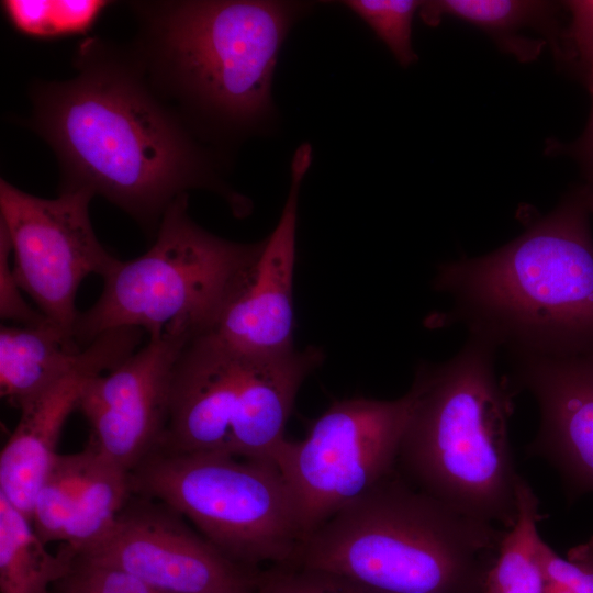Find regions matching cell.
I'll return each instance as SVG.
<instances>
[{
    "label": "cell",
    "instance_id": "7c38bea8",
    "mask_svg": "<svg viewBox=\"0 0 593 593\" xmlns=\"http://www.w3.org/2000/svg\"><path fill=\"white\" fill-rule=\"evenodd\" d=\"M188 342L168 335L149 338L82 389L78 410L90 427L88 443L128 472L160 445L175 363Z\"/></svg>",
    "mask_w": 593,
    "mask_h": 593
},
{
    "label": "cell",
    "instance_id": "1f68e13d",
    "mask_svg": "<svg viewBox=\"0 0 593 593\" xmlns=\"http://www.w3.org/2000/svg\"><path fill=\"white\" fill-rule=\"evenodd\" d=\"M417 593H425V592H417Z\"/></svg>",
    "mask_w": 593,
    "mask_h": 593
},
{
    "label": "cell",
    "instance_id": "52a82bcc",
    "mask_svg": "<svg viewBox=\"0 0 593 593\" xmlns=\"http://www.w3.org/2000/svg\"><path fill=\"white\" fill-rule=\"evenodd\" d=\"M322 360L316 347L257 356L211 333L189 340L175 363L167 426L157 449L273 461L287 439L298 392Z\"/></svg>",
    "mask_w": 593,
    "mask_h": 593
},
{
    "label": "cell",
    "instance_id": "5bb4252c",
    "mask_svg": "<svg viewBox=\"0 0 593 593\" xmlns=\"http://www.w3.org/2000/svg\"><path fill=\"white\" fill-rule=\"evenodd\" d=\"M312 161L302 144L291 163V184L279 221L264 239L244 286L231 300L211 332L228 347L249 355L275 356L295 349L293 342V277L298 200Z\"/></svg>",
    "mask_w": 593,
    "mask_h": 593
},
{
    "label": "cell",
    "instance_id": "603a6c76",
    "mask_svg": "<svg viewBox=\"0 0 593 593\" xmlns=\"http://www.w3.org/2000/svg\"><path fill=\"white\" fill-rule=\"evenodd\" d=\"M53 593H160L114 567L77 555Z\"/></svg>",
    "mask_w": 593,
    "mask_h": 593
},
{
    "label": "cell",
    "instance_id": "4fadbf2b",
    "mask_svg": "<svg viewBox=\"0 0 593 593\" xmlns=\"http://www.w3.org/2000/svg\"><path fill=\"white\" fill-rule=\"evenodd\" d=\"M510 357L512 388L528 392L539 411L528 452L557 469L570 496L593 492V350Z\"/></svg>",
    "mask_w": 593,
    "mask_h": 593
},
{
    "label": "cell",
    "instance_id": "9c48e42d",
    "mask_svg": "<svg viewBox=\"0 0 593 593\" xmlns=\"http://www.w3.org/2000/svg\"><path fill=\"white\" fill-rule=\"evenodd\" d=\"M412 406L411 390L394 400L335 401L304 439L284 440L273 461L294 496L306 537L395 469Z\"/></svg>",
    "mask_w": 593,
    "mask_h": 593
},
{
    "label": "cell",
    "instance_id": "ffe728a7",
    "mask_svg": "<svg viewBox=\"0 0 593 593\" xmlns=\"http://www.w3.org/2000/svg\"><path fill=\"white\" fill-rule=\"evenodd\" d=\"M541 519L539 499L523 479L518 488L517 518L502 538L486 577L485 593H545L538 553L541 539L538 523Z\"/></svg>",
    "mask_w": 593,
    "mask_h": 593
},
{
    "label": "cell",
    "instance_id": "d4e9b609",
    "mask_svg": "<svg viewBox=\"0 0 593 593\" xmlns=\"http://www.w3.org/2000/svg\"><path fill=\"white\" fill-rule=\"evenodd\" d=\"M538 553L546 583L566 588L572 593H593V559H563L542 538Z\"/></svg>",
    "mask_w": 593,
    "mask_h": 593
},
{
    "label": "cell",
    "instance_id": "5b68a950",
    "mask_svg": "<svg viewBox=\"0 0 593 593\" xmlns=\"http://www.w3.org/2000/svg\"><path fill=\"white\" fill-rule=\"evenodd\" d=\"M505 532L417 489L395 467L313 530L292 566L380 593H485Z\"/></svg>",
    "mask_w": 593,
    "mask_h": 593
},
{
    "label": "cell",
    "instance_id": "f546056e",
    "mask_svg": "<svg viewBox=\"0 0 593 593\" xmlns=\"http://www.w3.org/2000/svg\"><path fill=\"white\" fill-rule=\"evenodd\" d=\"M567 557H585L593 559V535L588 539V541L571 548L568 551Z\"/></svg>",
    "mask_w": 593,
    "mask_h": 593
},
{
    "label": "cell",
    "instance_id": "d6986e66",
    "mask_svg": "<svg viewBox=\"0 0 593 593\" xmlns=\"http://www.w3.org/2000/svg\"><path fill=\"white\" fill-rule=\"evenodd\" d=\"M76 556L65 545L51 552L30 518L0 494V593H53Z\"/></svg>",
    "mask_w": 593,
    "mask_h": 593
},
{
    "label": "cell",
    "instance_id": "44dd1931",
    "mask_svg": "<svg viewBox=\"0 0 593 593\" xmlns=\"http://www.w3.org/2000/svg\"><path fill=\"white\" fill-rule=\"evenodd\" d=\"M361 18L404 68L417 60L412 42L413 19L423 1L349 0L343 2Z\"/></svg>",
    "mask_w": 593,
    "mask_h": 593
},
{
    "label": "cell",
    "instance_id": "8992f818",
    "mask_svg": "<svg viewBox=\"0 0 593 593\" xmlns=\"http://www.w3.org/2000/svg\"><path fill=\"white\" fill-rule=\"evenodd\" d=\"M262 243H236L208 232L189 215L188 194L179 197L149 249L120 260L103 278L99 299L78 315L76 342L87 347L120 327L186 340L211 333L247 280Z\"/></svg>",
    "mask_w": 593,
    "mask_h": 593
},
{
    "label": "cell",
    "instance_id": "277c9868",
    "mask_svg": "<svg viewBox=\"0 0 593 593\" xmlns=\"http://www.w3.org/2000/svg\"><path fill=\"white\" fill-rule=\"evenodd\" d=\"M497 350L468 335L451 358L418 366L396 469L451 507L508 529L524 478L508 435L516 392L497 374Z\"/></svg>",
    "mask_w": 593,
    "mask_h": 593
},
{
    "label": "cell",
    "instance_id": "7402d4cb",
    "mask_svg": "<svg viewBox=\"0 0 593 593\" xmlns=\"http://www.w3.org/2000/svg\"><path fill=\"white\" fill-rule=\"evenodd\" d=\"M254 593H380L344 577L292 564L260 570Z\"/></svg>",
    "mask_w": 593,
    "mask_h": 593
},
{
    "label": "cell",
    "instance_id": "9a60e30c",
    "mask_svg": "<svg viewBox=\"0 0 593 593\" xmlns=\"http://www.w3.org/2000/svg\"><path fill=\"white\" fill-rule=\"evenodd\" d=\"M144 331H107L85 347L80 363L23 407L0 454V494L31 521L35 499L58 456V441L82 389L91 377L107 372L131 356Z\"/></svg>",
    "mask_w": 593,
    "mask_h": 593
},
{
    "label": "cell",
    "instance_id": "484cf974",
    "mask_svg": "<svg viewBox=\"0 0 593 593\" xmlns=\"http://www.w3.org/2000/svg\"><path fill=\"white\" fill-rule=\"evenodd\" d=\"M110 4L104 0L52 1L53 38L87 34Z\"/></svg>",
    "mask_w": 593,
    "mask_h": 593
},
{
    "label": "cell",
    "instance_id": "4316f807",
    "mask_svg": "<svg viewBox=\"0 0 593 593\" xmlns=\"http://www.w3.org/2000/svg\"><path fill=\"white\" fill-rule=\"evenodd\" d=\"M571 15L569 27L563 32L566 54L578 57L584 77L593 69V0L562 2Z\"/></svg>",
    "mask_w": 593,
    "mask_h": 593
},
{
    "label": "cell",
    "instance_id": "8fae6325",
    "mask_svg": "<svg viewBox=\"0 0 593 593\" xmlns=\"http://www.w3.org/2000/svg\"><path fill=\"white\" fill-rule=\"evenodd\" d=\"M78 555L160 593H254L260 572L225 556L166 504L133 493L111 532Z\"/></svg>",
    "mask_w": 593,
    "mask_h": 593
},
{
    "label": "cell",
    "instance_id": "30bf717a",
    "mask_svg": "<svg viewBox=\"0 0 593 593\" xmlns=\"http://www.w3.org/2000/svg\"><path fill=\"white\" fill-rule=\"evenodd\" d=\"M86 191L46 199L0 181V225L11 242L16 280L52 323L74 336L77 291L89 275L105 278L120 261L93 231Z\"/></svg>",
    "mask_w": 593,
    "mask_h": 593
},
{
    "label": "cell",
    "instance_id": "7a4b0ae2",
    "mask_svg": "<svg viewBox=\"0 0 593 593\" xmlns=\"http://www.w3.org/2000/svg\"><path fill=\"white\" fill-rule=\"evenodd\" d=\"M589 213L579 189L500 248L441 264L433 287L451 303L441 324H460L510 356L593 350Z\"/></svg>",
    "mask_w": 593,
    "mask_h": 593
},
{
    "label": "cell",
    "instance_id": "3957f363",
    "mask_svg": "<svg viewBox=\"0 0 593 593\" xmlns=\"http://www.w3.org/2000/svg\"><path fill=\"white\" fill-rule=\"evenodd\" d=\"M127 4L136 22L130 49L153 89L198 136L240 135L268 119L273 70L298 5L254 0Z\"/></svg>",
    "mask_w": 593,
    "mask_h": 593
},
{
    "label": "cell",
    "instance_id": "e0dca14e",
    "mask_svg": "<svg viewBox=\"0 0 593 593\" xmlns=\"http://www.w3.org/2000/svg\"><path fill=\"white\" fill-rule=\"evenodd\" d=\"M556 2L537 0H432L423 1L424 23L438 25L446 16L481 29L496 46L522 63L535 60L546 45L556 59H564L563 32Z\"/></svg>",
    "mask_w": 593,
    "mask_h": 593
},
{
    "label": "cell",
    "instance_id": "f1b7e54d",
    "mask_svg": "<svg viewBox=\"0 0 593 593\" xmlns=\"http://www.w3.org/2000/svg\"><path fill=\"white\" fill-rule=\"evenodd\" d=\"M591 97V111L588 123L581 136L570 144H561L550 139L545 153L547 155H568L575 159L584 171L588 180L593 179V69L585 77Z\"/></svg>",
    "mask_w": 593,
    "mask_h": 593
},
{
    "label": "cell",
    "instance_id": "cb8c5ba5",
    "mask_svg": "<svg viewBox=\"0 0 593 593\" xmlns=\"http://www.w3.org/2000/svg\"><path fill=\"white\" fill-rule=\"evenodd\" d=\"M12 246L0 225V317L11 325L38 326L49 320L24 300L12 264Z\"/></svg>",
    "mask_w": 593,
    "mask_h": 593
},
{
    "label": "cell",
    "instance_id": "2e32d148",
    "mask_svg": "<svg viewBox=\"0 0 593 593\" xmlns=\"http://www.w3.org/2000/svg\"><path fill=\"white\" fill-rule=\"evenodd\" d=\"M130 473L89 443L80 451L58 454L31 514L38 537L76 555L100 542L132 495Z\"/></svg>",
    "mask_w": 593,
    "mask_h": 593
},
{
    "label": "cell",
    "instance_id": "4dcf8cb0",
    "mask_svg": "<svg viewBox=\"0 0 593 593\" xmlns=\"http://www.w3.org/2000/svg\"><path fill=\"white\" fill-rule=\"evenodd\" d=\"M581 191L589 211L593 213V179L588 180V184L582 187Z\"/></svg>",
    "mask_w": 593,
    "mask_h": 593
},
{
    "label": "cell",
    "instance_id": "83f0119b",
    "mask_svg": "<svg viewBox=\"0 0 593 593\" xmlns=\"http://www.w3.org/2000/svg\"><path fill=\"white\" fill-rule=\"evenodd\" d=\"M1 7L15 31L33 38H53L51 0H4Z\"/></svg>",
    "mask_w": 593,
    "mask_h": 593
},
{
    "label": "cell",
    "instance_id": "ba28073f",
    "mask_svg": "<svg viewBox=\"0 0 593 593\" xmlns=\"http://www.w3.org/2000/svg\"><path fill=\"white\" fill-rule=\"evenodd\" d=\"M130 480L133 494L166 504L243 566L293 564L305 540L294 496L273 461L157 449Z\"/></svg>",
    "mask_w": 593,
    "mask_h": 593
},
{
    "label": "cell",
    "instance_id": "ac0fdd59",
    "mask_svg": "<svg viewBox=\"0 0 593 593\" xmlns=\"http://www.w3.org/2000/svg\"><path fill=\"white\" fill-rule=\"evenodd\" d=\"M85 347L51 321L38 326L0 327V394L22 410L72 371Z\"/></svg>",
    "mask_w": 593,
    "mask_h": 593
},
{
    "label": "cell",
    "instance_id": "6da1fadb",
    "mask_svg": "<svg viewBox=\"0 0 593 593\" xmlns=\"http://www.w3.org/2000/svg\"><path fill=\"white\" fill-rule=\"evenodd\" d=\"M76 75L31 86V128L54 152L60 191L101 195L156 234L161 219L194 189L221 195L235 215L246 198L220 176L203 139L153 89L128 45L88 37Z\"/></svg>",
    "mask_w": 593,
    "mask_h": 593
}]
</instances>
